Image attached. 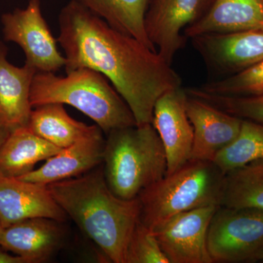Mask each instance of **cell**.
Wrapping results in <instances>:
<instances>
[{
  "label": "cell",
  "instance_id": "23",
  "mask_svg": "<svg viewBox=\"0 0 263 263\" xmlns=\"http://www.w3.org/2000/svg\"><path fill=\"white\" fill-rule=\"evenodd\" d=\"M208 94L243 97L263 95V61L239 73L197 87Z\"/></svg>",
  "mask_w": 263,
  "mask_h": 263
},
{
  "label": "cell",
  "instance_id": "5",
  "mask_svg": "<svg viewBox=\"0 0 263 263\" xmlns=\"http://www.w3.org/2000/svg\"><path fill=\"white\" fill-rule=\"evenodd\" d=\"M224 175L213 162L189 161L140 194V221L152 231L181 213L220 205Z\"/></svg>",
  "mask_w": 263,
  "mask_h": 263
},
{
  "label": "cell",
  "instance_id": "27",
  "mask_svg": "<svg viewBox=\"0 0 263 263\" xmlns=\"http://www.w3.org/2000/svg\"><path fill=\"white\" fill-rule=\"evenodd\" d=\"M10 131H8V129L0 126V146H1L2 143L5 141V140L6 139Z\"/></svg>",
  "mask_w": 263,
  "mask_h": 263
},
{
  "label": "cell",
  "instance_id": "7",
  "mask_svg": "<svg viewBox=\"0 0 263 263\" xmlns=\"http://www.w3.org/2000/svg\"><path fill=\"white\" fill-rule=\"evenodd\" d=\"M5 41L18 44L26 57L25 63L37 72H54L65 66V57L57 48L55 39L41 10V0H29L24 9L2 15Z\"/></svg>",
  "mask_w": 263,
  "mask_h": 263
},
{
  "label": "cell",
  "instance_id": "11",
  "mask_svg": "<svg viewBox=\"0 0 263 263\" xmlns=\"http://www.w3.org/2000/svg\"><path fill=\"white\" fill-rule=\"evenodd\" d=\"M186 90H170L160 96L154 108L152 124L160 136L167 159V175L187 163L193 151L194 132L186 113Z\"/></svg>",
  "mask_w": 263,
  "mask_h": 263
},
{
  "label": "cell",
  "instance_id": "29",
  "mask_svg": "<svg viewBox=\"0 0 263 263\" xmlns=\"http://www.w3.org/2000/svg\"><path fill=\"white\" fill-rule=\"evenodd\" d=\"M257 261H260V262H263V252L262 254L259 255L258 259H257Z\"/></svg>",
  "mask_w": 263,
  "mask_h": 263
},
{
  "label": "cell",
  "instance_id": "16",
  "mask_svg": "<svg viewBox=\"0 0 263 263\" xmlns=\"http://www.w3.org/2000/svg\"><path fill=\"white\" fill-rule=\"evenodd\" d=\"M60 221L46 217L24 219L5 228L0 247L23 257L28 263L42 262L61 243L63 232Z\"/></svg>",
  "mask_w": 263,
  "mask_h": 263
},
{
  "label": "cell",
  "instance_id": "24",
  "mask_svg": "<svg viewBox=\"0 0 263 263\" xmlns=\"http://www.w3.org/2000/svg\"><path fill=\"white\" fill-rule=\"evenodd\" d=\"M185 90L190 96L200 99L231 115L263 124V95L243 97L221 96L208 94L197 88Z\"/></svg>",
  "mask_w": 263,
  "mask_h": 263
},
{
  "label": "cell",
  "instance_id": "10",
  "mask_svg": "<svg viewBox=\"0 0 263 263\" xmlns=\"http://www.w3.org/2000/svg\"><path fill=\"white\" fill-rule=\"evenodd\" d=\"M214 0H149L144 25L147 37L164 61L171 65L183 47L181 31L195 23L210 8Z\"/></svg>",
  "mask_w": 263,
  "mask_h": 263
},
{
  "label": "cell",
  "instance_id": "12",
  "mask_svg": "<svg viewBox=\"0 0 263 263\" xmlns=\"http://www.w3.org/2000/svg\"><path fill=\"white\" fill-rule=\"evenodd\" d=\"M186 109L194 132L190 160L213 162L238 136L243 119L188 95Z\"/></svg>",
  "mask_w": 263,
  "mask_h": 263
},
{
  "label": "cell",
  "instance_id": "25",
  "mask_svg": "<svg viewBox=\"0 0 263 263\" xmlns=\"http://www.w3.org/2000/svg\"><path fill=\"white\" fill-rule=\"evenodd\" d=\"M125 263H170L152 230L140 220L128 242Z\"/></svg>",
  "mask_w": 263,
  "mask_h": 263
},
{
  "label": "cell",
  "instance_id": "17",
  "mask_svg": "<svg viewBox=\"0 0 263 263\" xmlns=\"http://www.w3.org/2000/svg\"><path fill=\"white\" fill-rule=\"evenodd\" d=\"M263 30V0H214L202 18L183 31L185 37L212 33Z\"/></svg>",
  "mask_w": 263,
  "mask_h": 263
},
{
  "label": "cell",
  "instance_id": "14",
  "mask_svg": "<svg viewBox=\"0 0 263 263\" xmlns=\"http://www.w3.org/2000/svg\"><path fill=\"white\" fill-rule=\"evenodd\" d=\"M100 127L71 146L62 148L39 168L19 179L47 186L92 171L103 162L105 140Z\"/></svg>",
  "mask_w": 263,
  "mask_h": 263
},
{
  "label": "cell",
  "instance_id": "4",
  "mask_svg": "<svg viewBox=\"0 0 263 263\" xmlns=\"http://www.w3.org/2000/svg\"><path fill=\"white\" fill-rule=\"evenodd\" d=\"M105 140L103 174L117 197L134 200L167 175L163 144L152 124L119 128Z\"/></svg>",
  "mask_w": 263,
  "mask_h": 263
},
{
  "label": "cell",
  "instance_id": "28",
  "mask_svg": "<svg viewBox=\"0 0 263 263\" xmlns=\"http://www.w3.org/2000/svg\"><path fill=\"white\" fill-rule=\"evenodd\" d=\"M3 230H4V227H3L1 219H0V238H1V235L2 233H3Z\"/></svg>",
  "mask_w": 263,
  "mask_h": 263
},
{
  "label": "cell",
  "instance_id": "22",
  "mask_svg": "<svg viewBox=\"0 0 263 263\" xmlns=\"http://www.w3.org/2000/svg\"><path fill=\"white\" fill-rule=\"evenodd\" d=\"M263 158V124L243 119L239 134L214 158L224 174Z\"/></svg>",
  "mask_w": 263,
  "mask_h": 263
},
{
  "label": "cell",
  "instance_id": "9",
  "mask_svg": "<svg viewBox=\"0 0 263 263\" xmlns=\"http://www.w3.org/2000/svg\"><path fill=\"white\" fill-rule=\"evenodd\" d=\"M219 206L181 213L152 230L170 263H214L208 250L207 234Z\"/></svg>",
  "mask_w": 263,
  "mask_h": 263
},
{
  "label": "cell",
  "instance_id": "8",
  "mask_svg": "<svg viewBox=\"0 0 263 263\" xmlns=\"http://www.w3.org/2000/svg\"><path fill=\"white\" fill-rule=\"evenodd\" d=\"M208 70L222 79L263 61V30L204 34L191 38Z\"/></svg>",
  "mask_w": 263,
  "mask_h": 263
},
{
  "label": "cell",
  "instance_id": "26",
  "mask_svg": "<svg viewBox=\"0 0 263 263\" xmlns=\"http://www.w3.org/2000/svg\"><path fill=\"white\" fill-rule=\"evenodd\" d=\"M0 263H28L25 259L0 247Z\"/></svg>",
  "mask_w": 263,
  "mask_h": 263
},
{
  "label": "cell",
  "instance_id": "20",
  "mask_svg": "<svg viewBox=\"0 0 263 263\" xmlns=\"http://www.w3.org/2000/svg\"><path fill=\"white\" fill-rule=\"evenodd\" d=\"M112 27L136 38L153 51L147 37L144 19L149 0H77Z\"/></svg>",
  "mask_w": 263,
  "mask_h": 263
},
{
  "label": "cell",
  "instance_id": "6",
  "mask_svg": "<svg viewBox=\"0 0 263 263\" xmlns=\"http://www.w3.org/2000/svg\"><path fill=\"white\" fill-rule=\"evenodd\" d=\"M207 247L214 262H257L263 252V210L219 205L209 224Z\"/></svg>",
  "mask_w": 263,
  "mask_h": 263
},
{
  "label": "cell",
  "instance_id": "13",
  "mask_svg": "<svg viewBox=\"0 0 263 263\" xmlns=\"http://www.w3.org/2000/svg\"><path fill=\"white\" fill-rule=\"evenodd\" d=\"M67 216L47 186L0 175V219L4 228L30 218L61 222Z\"/></svg>",
  "mask_w": 263,
  "mask_h": 263
},
{
  "label": "cell",
  "instance_id": "1",
  "mask_svg": "<svg viewBox=\"0 0 263 263\" xmlns=\"http://www.w3.org/2000/svg\"><path fill=\"white\" fill-rule=\"evenodd\" d=\"M59 25L66 72L86 67L103 74L127 103L137 125L152 124L158 98L181 87V77L158 52L114 29L77 0L62 8Z\"/></svg>",
  "mask_w": 263,
  "mask_h": 263
},
{
  "label": "cell",
  "instance_id": "3",
  "mask_svg": "<svg viewBox=\"0 0 263 263\" xmlns=\"http://www.w3.org/2000/svg\"><path fill=\"white\" fill-rule=\"evenodd\" d=\"M66 73L65 77L54 72L35 74L30 93L33 108L49 103L70 105L94 121L106 134L137 125L127 103L103 74L86 67Z\"/></svg>",
  "mask_w": 263,
  "mask_h": 263
},
{
  "label": "cell",
  "instance_id": "18",
  "mask_svg": "<svg viewBox=\"0 0 263 263\" xmlns=\"http://www.w3.org/2000/svg\"><path fill=\"white\" fill-rule=\"evenodd\" d=\"M61 149L27 127L17 128L10 132L0 146V175L22 177L32 172L38 162L47 160Z\"/></svg>",
  "mask_w": 263,
  "mask_h": 263
},
{
  "label": "cell",
  "instance_id": "15",
  "mask_svg": "<svg viewBox=\"0 0 263 263\" xmlns=\"http://www.w3.org/2000/svg\"><path fill=\"white\" fill-rule=\"evenodd\" d=\"M7 55L8 48L0 42V126L11 132L28 124L33 109L31 88L37 71L27 63L12 65Z\"/></svg>",
  "mask_w": 263,
  "mask_h": 263
},
{
  "label": "cell",
  "instance_id": "19",
  "mask_svg": "<svg viewBox=\"0 0 263 263\" xmlns=\"http://www.w3.org/2000/svg\"><path fill=\"white\" fill-rule=\"evenodd\" d=\"M34 108L27 127L60 148L71 146L98 127L76 120L67 114L62 104H45Z\"/></svg>",
  "mask_w": 263,
  "mask_h": 263
},
{
  "label": "cell",
  "instance_id": "2",
  "mask_svg": "<svg viewBox=\"0 0 263 263\" xmlns=\"http://www.w3.org/2000/svg\"><path fill=\"white\" fill-rule=\"evenodd\" d=\"M66 215L114 263H125L129 238L140 220L138 198L124 200L109 188L103 168L47 185Z\"/></svg>",
  "mask_w": 263,
  "mask_h": 263
},
{
  "label": "cell",
  "instance_id": "21",
  "mask_svg": "<svg viewBox=\"0 0 263 263\" xmlns=\"http://www.w3.org/2000/svg\"><path fill=\"white\" fill-rule=\"evenodd\" d=\"M220 205L263 210V158L224 175Z\"/></svg>",
  "mask_w": 263,
  "mask_h": 263
}]
</instances>
